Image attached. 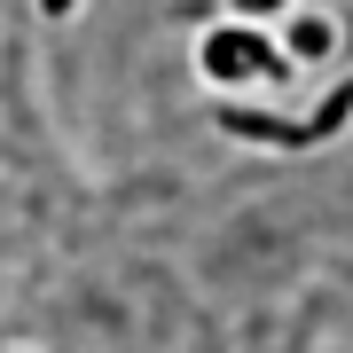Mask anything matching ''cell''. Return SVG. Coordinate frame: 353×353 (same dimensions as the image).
Instances as JSON below:
<instances>
[{"label": "cell", "mask_w": 353, "mask_h": 353, "mask_svg": "<svg viewBox=\"0 0 353 353\" xmlns=\"http://www.w3.org/2000/svg\"><path fill=\"white\" fill-rule=\"evenodd\" d=\"M236 8H283V0H236Z\"/></svg>", "instance_id": "6da1fadb"}]
</instances>
